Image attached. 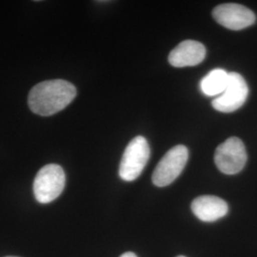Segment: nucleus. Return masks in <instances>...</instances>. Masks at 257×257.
Here are the masks:
<instances>
[{"label":"nucleus","mask_w":257,"mask_h":257,"mask_svg":"<svg viewBox=\"0 0 257 257\" xmlns=\"http://www.w3.org/2000/svg\"><path fill=\"white\" fill-rule=\"evenodd\" d=\"M76 96L72 83L54 79L38 83L29 93L28 104L33 112L41 116H50L65 109Z\"/></svg>","instance_id":"f257e3e1"},{"label":"nucleus","mask_w":257,"mask_h":257,"mask_svg":"<svg viewBox=\"0 0 257 257\" xmlns=\"http://www.w3.org/2000/svg\"><path fill=\"white\" fill-rule=\"evenodd\" d=\"M66 176L62 167L56 164L44 166L35 178L34 193L37 201L47 204L55 200L64 190Z\"/></svg>","instance_id":"f03ea898"},{"label":"nucleus","mask_w":257,"mask_h":257,"mask_svg":"<svg viewBox=\"0 0 257 257\" xmlns=\"http://www.w3.org/2000/svg\"><path fill=\"white\" fill-rule=\"evenodd\" d=\"M151 155L147 139L137 137L131 140L122 156L119 166V176L124 181H134L146 167Z\"/></svg>","instance_id":"7ed1b4c3"},{"label":"nucleus","mask_w":257,"mask_h":257,"mask_svg":"<svg viewBox=\"0 0 257 257\" xmlns=\"http://www.w3.org/2000/svg\"><path fill=\"white\" fill-rule=\"evenodd\" d=\"M189 151L183 145H177L166 153L153 174V183L157 187H166L173 183L183 172L188 162Z\"/></svg>","instance_id":"20e7f679"},{"label":"nucleus","mask_w":257,"mask_h":257,"mask_svg":"<svg viewBox=\"0 0 257 257\" xmlns=\"http://www.w3.org/2000/svg\"><path fill=\"white\" fill-rule=\"evenodd\" d=\"M217 169L225 175H236L247 162V152L243 141L238 138H228L220 144L214 154Z\"/></svg>","instance_id":"39448f33"},{"label":"nucleus","mask_w":257,"mask_h":257,"mask_svg":"<svg viewBox=\"0 0 257 257\" xmlns=\"http://www.w3.org/2000/svg\"><path fill=\"white\" fill-rule=\"evenodd\" d=\"M248 94V85L244 77L238 73L231 72L229 73V81L225 91L212 100L211 105L221 112H232L244 105Z\"/></svg>","instance_id":"423d86ee"},{"label":"nucleus","mask_w":257,"mask_h":257,"mask_svg":"<svg viewBox=\"0 0 257 257\" xmlns=\"http://www.w3.org/2000/svg\"><path fill=\"white\" fill-rule=\"evenodd\" d=\"M212 17L221 26L232 31H240L254 24L255 15L251 10L236 3H225L216 6Z\"/></svg>","instance_id":"0eeeda50"},{"label":"nucleus","mask_w":257,"mask_h":257,"mask_svg":"<svg viewBox=\"0 0 257 257\" xmlns=\"http://www.w3.org/2000/svg\"><path fill=\"white\" fill-rule=\"evenodd\" d=\"M206 57V48L195 40H185L179 43L169 55L170 64L176 68L200 64Z\"/></svg>","instance_id":"6e6552de"},{"label":"nucleus","mask_w":257,"mask_h":257,"mask_svg":"<svg viewBox=\"0 0 257 257\" xmlns=\"http://www.w3.org/2000/svg\"><path fill=\"white\" fill-rule=\"evenodd\" d=\"M191 208L193 214L203 222L218 220L229 211L227 202L213 195H202L195 198L192 202Z\"/></svg>","instance_id":"1a4fd4ad"},{"label":"nucleus","mask_w":257,"mask_h":257,"mask_svg":"<svg viewBox=\"0 0 257 257\" xmlns=\"http://www.w3.org/2000/svg\"><path fill=\"white\" fill-rule=\"evenodd\" d=\"M229 81V73L223 69H214L200 82L201 92L207 96H218L225 91Z\"/></svg>","instance_id":"9d476101"},{"label":"nucleus","mask_w":257,"mask_h":257,"mask_svg":"<svg viewBox=\"0 0 257 257\" xmlns=\"http://www.w3.org/2000/svg\"><path fill=\"white\" fill-rule=\"evenodd\" d=\"M120 257H138L137 256V254L136 253H134V252H131V251H128V252H125V253H123L122 255Z\"/></svg>","instance_id":"9b49d317"},{"label":"nucleus","mask_w":257,"mask_h":257,"mask_svg":"<svg viewBox=\"0 0 257 257\" xmlns=\"http://www.w3.org/2000/svg\"><path fill=\"white\" fill-rule=\"evenodd\" d=\"M177 257H186V256H182V255H180V256H177Z\"/></svg>","instance_id":"f8f14e48"},{"label":"nucleus","mask_w":257,"mask_h":257,"mask_svg":"<svg viewBox=\"0 0 257 257\" xmlns=\"http://www.w3.org/2000/svg\"><path fill=\"white\" fill-rule=\"evenodd\" d=\"M6 257H17V256H6Z\"/></svg>","instance_id":"ddd939ff"}]
</instances>
